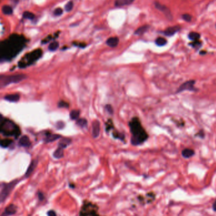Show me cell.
Returning a JSON list of instances; mask_svg holds the SVG:
<instances>
[{"mask_svg": "<svg viewBox=\"0 0 216 216\" xmlns=\"http://www.w3.org/2000/svg\"><path fill=\"white\" fill-rule=\"evenodd\" d=\"M131 133L132 134L131 143L133 145H138L143 143L148 138L145 130L143 129L138 118H134L129 123Z\"/></svg>", "mask_w": 216, "mask_h": 216, "instance_id": "obj_1", "label": "cell"}, {"mask_svg": "<svg viewBox=\"0 0 216 216\" xmlns=\"http://www.w3.org/2000/svg\"><path fill=\"white\" fill-rule=\"evenodd\" d=\"M26 78V75L24 74L12 75L10 76H5L1 80H0V89L4 88L9 86L10 84H16L24 80Z\"/></svg>", "mask_w": 216, "mask_h": 216, "instance_id": "obj_2", "label": "cell"}, {"mask_svg": "<svg viewBox=\"0 0 216 216\" xmlns=\"http://www.w3.org/2000/svg\"><path fill=\"white\" fill-rule=\"evenodd\" d=\"M97 207L90 202L84 203L80 212V216H99L97 213Z\"/></svg>", "mask_w": 216, "mask_h": 216, "instance_id": "obj_3", "label": "cell"}, {"mask_svg": "<svg viewBox=\"0 0 216 216\" xmlns=\"http://www.w3.org/2000/svg\"><path fill=\"white\" fill-rule=\"evenodd\" d=\"M18 182V180H14V181L9 183L4 186L1 193H0V202H3L8 198L9 195L10 194V193L14 190Z\"/></svg>", "mask_w": 216, "mask_h": 216, "instance_id": "obj_4", "label": "cell"}, {"mask_svg": "<svg viewBox=\"0 0 216 216\" xmlns=\"http://www.w3.org/2000/svg\"><path fill=\"white\" fill-rule=\"evenodd\" d=\"M195 84V81L190 80L188 81L185 82V83H183L182 85L179 86L178 89L177 90V93L185 91V90H190V91H194L196 90L195 88L194 87Z\"/></svg>", "mask_w": 216, "mask_h": 216, "instance_id": "obj_5", "label": "cell"}, {"mask_svg": "<svg viewBox=\"0 0 216 216\" xmlns=\"http://www.w3.org/2000/svg\"><path fill=\"white\" fill-rule=\"evenodd\" d=\"M155 6L156 8L157 9H158L159 10L161 11L162 12H163L164 14L166 15V16L167 17H168V19L169 20H171L172 19V15H171V12H170L169 10L166 7V6L163 5H161V3H159L158 2H156L155 3Z\"/></svg>", "mask_w": 216, "mask_h": 216, "instance_id": "obj_6", "label": "cell"}, {"mask_svg": "<svg viewBox=\"0 0 216 216\" xmlns=\"http://www.w3.org/2000/svg\"><path fill=\"white\" fill-rule=\"evenodd\" d=\"M101 132V124L98 120H94L92 122V136L94 139L99 136Z\"/></svg>", "mask_w": 216, "mask_h": 216, "instance_id": "obj_7", "label": "cell"}, {"mask_svg": "<svg viewBox=\"0 0 216 216\" xmlns=\"http://www.w3.org/2000/svg\"><path fill=\"white\" fill-rule=\"evenodd\" d=\"M17 212V207L14 204H10L5 209L1 216H10L14 215Z\"/></svg>", "mask_w": 216, "mask_h": 216, "instance_id": "obj_8", "label": "cell"}, {"mask_svg": "<svg viewBox=\"0 0 216 216\" xmlns=\"http://www.w3.org/2000/svg\"><path fill=\"white\" fill-rule=\"evenodd\" d=\"M181 27L179 25H175L173 26V27H169L167 28L166 30L164 32V34L166 36H172L174 34H175L176 32H178Z\"/></svg>", "mask_w": 216, "mask_h": 216, "instance_id": "obj_9", "label": "cell"}, {"mask_svg": "<svg viewBox=\"0 0 216 216\" xmlns=\"http://www.w3.org/2000/svg\"><path fill=\"white\" fill-rule=\"evenodd\" d=\"M5 99L9 102H12V103H16L18 102L20 99V96L18 94H8L5 97Z\"/></svg>", "mask_w": 216, "mask_h": 216, "instance_id": "obj_10", "label": "cell"}, {"mask_svg": "<svg viewBox=\"0 0 216 216\" xmlns=\"http://www.w3.org/2000/svg\"><path fill=\"white\" fill-rule=\"evenodd\" d=\"M71 143V140L69 138H62L58 143V147L65 149Z\"/></svg>", "mask_w": 216, "mask_h": 216, "instance_id": "obj_11", "label": "cell"}, {"mask_svg": "<svg viewBox=\"0 0 216 216\" xmlns=\"http://www.w3.org/2000/svg\"><path fill=\"white\" fill-rule=\"evenodd\" d=\"M119 42V39L116 37H111L106 41V44L111 48H115L117 46Z\"/></svg>", "mask_w": 216, "mask_h": 216, "instance_id": "obj_12", "label": "cell"}, {"mask_svg": "<svg viewBox=\"0 0 216 216\" xmlns=\"http://www.w3.org/2000/svg\"><path fill=\"white\" fill-rule=\"evenodd\" d=\"M181 154L183 158H185L186 159H188L190 158L191 157H192L195 154V151L193 149H185L182 150L181 152Z\"/></svg>", "mask_w": 216, "mask_h": 216, "instance_id": "obj_13", "label": "cell"}, {"mask_svg": "<svg viewBox=\"0 0 216 216\" xmlns=\"http://www.w3.org/2000/svg\"><path fill=\"white\" fill-rule=\"evenodd\" d=\"M37 160H34L33 161H32V162L31 163V164L29 165V168L27 170V172H26L25 173L26 177H29V176L31 175V173L34 171V170L36 168V166H37Z\"/></svg>", "mask_w": 216, "mask_h": 216, "instance_id": "obj_14", "label": "cell"}, {"mask_svg": "<svg viewBox=\"0 0 216 216\" xmlns=\"http://www.w3.org/2000/svg\"><path fill=\"white\" fill-rule=\"evenodd\" d=\"M60 138H61V136L60 135H58V134H50V135H49L46 137V139H44V142L46 143H50L54 142L55 140H56Z\"/></svg>", "mask_w": 216, "mask_h": 216, "instance_id": "obj_15", "label": "cell"}, {"mask_svg": "<svg viewBox=\"0 0 216 216\" xmlns=\"http://www.w3.org/2000/svg\"><path fill=\"white\" fill-rule=\"evenodd\" d=\"M20 145L24 147H29L31 145V142L27 136H23L19 141Z\"/></svg>", "mask_w": 216, "mask_h": 216, "instance_id": "obj_16", "label": "cell"}, {"mask_svg": "<svg viewBox=\"0 0 216 216\" xmlns=\"http://www.w3.org/2000/svg\"><path fill=\"white\" fill-rule=\"evenodd\" d=\"M135 1V0H116L115 1V6H122L125 5H129Z\"/></svg>", "mask_w": 216, "mask_h": 216, "instance_id": "obj_17", "label": "cell"}, {"mask_svg": "<svg viewBox=\"0 0 216 216\" xmlns=\"http://www.w3.org/2000/svg\"><path fill=\"white\" fill-rule=\"evenodd\" d=\"M54 158L56 159H61L64 156V149L58 147V148L55 150L53 154Z\"/></svg>", "mask_w": 216, "mask_h": 216, "instance_id": "obj_18", "label": "cell"}, {"mask_svg": "<svg viewBox=\"0 0 216 216\" xmlns=\"http://www.w3.org/2000/svg\"><path fill=\"white\" fill-rule=\"evenodd\" d=\"M149 27L148 25H143V26H142V27H139V29H137L136 31L135 32V35H141L142 34H143L144 33H145V32L148 31Z\"/></svg>", "mask_w": 216, "mask_h": 216, "instance_id": "obj_19", "label": "cell"}, {"mask_svg": "<svg viewBox=\"0 0 216 216\" xmlns=\"http://www.w3.org/2000/svg\"><path fill=\"white\" fill-rule=\"evenodd\" d=\"M188 38L192 41H198L200 38V35L195 32H192L188 34Z\"/></svg>", "mask_w": 216, "mask_h": 216, "instance_id": "obj_20", "label": "cell"}, {"mask_svg": "<svg viewBox=\"0 0 216 216\" xmlns=\"http://www.w3.org/2000/svg\"><path fill=\"white\" fill-rule=\"evenodd\" d=\"M79 116H80V111H78V110H76V109L72 110L70 113V117L71 120H78Z\"/></svg>", "mask_w": 216, "mask_h": 216, "instance_id": "obj_21", "label": "cell"}, {"mask_svg": "<svg viewBox=\"0 0 216 216\" xmlns=\"http://www.w3.org/2000/svg\"><path fill=\"white\" fill-rule=\"evenodd\" d=\"M2 12L5 15H12L13 14V8L9 5H5L2 7Z\"/></svg>", "mask_w": 216, "mask_h": 216, "instance_id": "obj_22", "label": "cell"}, {"mask_svg": "<svg viewBox=\"0 0 216 216\" xmlns=\"http://www.w3.org/2000/svg\"><path fill=\"white\" fill-rule=\"evenodd\" d=\"M155 42L159 46H165L167 44V41L166 39L160 37L156 39Z\"/></svg>", "mask_w": 216, "mask_h": 216, "instance_id": "obj_23", "label": "cell"}, {"mask_svg": "<svg viewBox=\"0 0 216 216\" xmlns=\"http://www.w3.org/2000/svg\"><path fill=\"white\" fill-rule=\"evenodd\" d=\"M77 125L81 128L86 127L87 125V121L85 118H79L77 121Z\"/></svg>", "mask_w": 216, "mask_h": 216, "instance_id": "obj_24", "label": "cell"}, {"mask_svg": "<svg viewBox=\"0 0 216 216\" xmlns=\"http://www.w3.org/2000/svg\"><path fill=\"white\" fill-rule=\"evenodd\" d=\"M59 47V42L56 41H54L49 46V50L51 51H54L57 50Z\"/></svg>", "mask_w": 216, "mask_h": 216, "instance_id": "obj_25", "label": "cell"}, {"mask_svg": "<svg viewBox=\"0 0 216 216\" xmlns=\"http://www.w3.org/2000/svg\"><path fill=\"white\" fill-rule=\"evenodd\" d=\"M23 17H24L25 18L32 20L34 18L35 15L34 14H32V13L30 12H25L24 14H23Z\"/></svg>", "mask_w": 216, "mask_h": 216, "instance_id": "obj_26", "label": "cell"}, {"mask_svg": "<svg viewBox=\"0 0 216 216\" xmlns=\"http://www.w3.org/2000/svg\"><path fill=\"white\" fill-rule=\"evenodd\" d=\"M73 7V2L72 1H70L67 3V5H65V10L67 12H70L72 8Z\"/></svg>", "mask_w": 216, "mask_h": 216, "instance_id": "obj_27", "label": "cell"}, {"mask_svg": "<svg viewBox=\"0 0 216 216\" xmlns=\"http://www.w3.org/2000/svg\"><path fill=\"white\" fill-rule=\"evenodd\" d=\"M190 45H191L193 48L198 49V48H199L201 46L202 42L200 41L199 40L198 41H193L192 42V43L190 44Z\"/></svg>", "mask_w": 216, "mask_h": 216, "instance_id": "obj_28", "label": "cell"}, {"mask_svg": "<svg viewBox=\"0 0 216 216\" xmlns=\"http://www.w3.org/2000/svg\"><path fill=\"white\" fill-rule=\"evenodd\" d=\"M58 107H65V108H68L69 107V104L67 102H65L63 101H61L58 103Z\"/></svg>", "mask_w": 216, "mask_h": 216, "instance_id": "obj_29", "label": "cell"}, {"mask_svg": "<svg viewBox=\"0 0 216 216\" xmlns=\"http://www.w3.org/2000/svg\"><path fill=\"white\" fill-rule=\"evenodd\" d=\"M63 9L61 8H58L56 9H55V10L54 11V15L55 16H60L63 14Z\"/></svg>", "mask_w": 216, "mask_h": 216, "instance_id": "obj_30", "label": "cell"}, {"mask_svg": "<svg viewBox=\"0 0 216 216\" xmlns=\"http://www.w3.org/2000/svg\"><path fill=\"white\" fill-rule=\"evenodd\" d=\"M182 18H183L184 20L186 22H190L192 20V17L191 15H190L189 14H184L183 15Z\"/></svg>", "mask_w": 216, "mask_h": 216, "instance_id": "obj_31", "label": "cell"}, {"mask_svg": "<svg viewBox=\"0 0 216 216\" xmlns=\"http://www.w3.org/2000/svg\"><path fill=\"white\" fill-rule=\"evenodd\" d=\"M105 108H106V109L107 110V112L109 113L110 114H113V112H114V111H113V107L111 106V105H109V104H107V105H106V107H105Z\"/></svg>", "mask_w": 216, "mask_h": 216, "instance_id": "obj_32", "label": "cell"}, {"mask_svg": "<svg viewBox=\"0 0 216 216\" xmlns=\"http://www.w3.org/2000/svg\"><path fill=\"white\" fill-rule=\"evenodd\" d=\"M48 216H57L56 214L54 211H49L48 212Z\"/></svg>", "mask_w": 216, "mask_h": 216, "instance_id": "obj_33", "label": "cell"}, {"mask_svg": "<svg viewBox=\"0 0 216 216\" xmlns=\"http://www.w3.org/2000/svg\"><path fill=\"white\" fill-rule=\"evenodd\" d=\"M197 136H199L200 138H203L204 137V133L203 132V131H200V132L197 133Z\"/></svg>", "mask_w": 216, "mask_h": 216, "instance_id": "obj_34", "label": "cell"}, {"mask_svg": "<svg viewBox=\"0 0 216 216\" xmlns=\"http://www.w3.org/2000/svg\"><path fill=\"white\" fill-rule=\"evenodd\" d=\"M10 1L14 5H17L19 2V0H10Z\"/></svg>", "mask_w": 216, "mask_h": 216, "instance_id": "obj_35", "label": "cell"}, {"mask_svg": "<svg viewBox=\"0 0 216 216\" xmlns=\"http://www.w3.org/2000/svg\"><path fill=\"white\" fill-rule=\"evenodd\" d=\"M212 208H213V210L214 211H216V200H215V202H214L213 205H212Z\"/></svg>", "mask_w": 216, "mask_h": 216, "instance_id": "obj_36", "label": "cell"}, {"mask_svg": "<svg viewBox=\"0 0 216 216\" xmlns=\"http://www.w3.org/2000/svg\"><path fill=\"white\" fill-rule=\"evenodd\" d=\"M39 198H40L41 200H42V199H43V195H42V194H41V193H39Z\"/></svg>", "mask_w": 216, "mask_h": 216, "instance_id": "obj_37", "label": "cell"}, {"mask_svg": "<svg viewBox=\"0 0 216 216\" xmlns=\"http://www.w3.org/2000/svg\"><path fill=\"white\" fill-rule=\"evenodd\" d=\"M5 76V75H0V80H1L3 78H4Z\"/></svg>", "mask_w": 216, "mask_h": 216, "instance_id": "obj_38", "label": "cell"}, {"mask_svg": "<svg viewBox=\"0 0 216 216\" xmlns=\"http://www.w3.org/2000/svg\"><path fill=\"white\" fill-rule=\"evenodd\" d=\"M206 53V52H205V51H201L200 52V54H205Z\"/></svg>", "mask_w": 216, "mask_h": 216, "instance_id": "obj_39", "label": "cell"}]
</instances>
